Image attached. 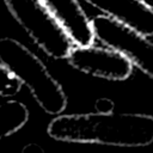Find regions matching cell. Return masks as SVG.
<instances>
[{
	"instance_id": "cell-6",
	"label": "cell",
	"mask_w": 153,
	"mask_h": 153,
	"mask_svg": "<svg viewBox=\"0 0 153 153\" xmlns=\"http://www.w3.org/2000/svg\"><path fill=\"white\" fill-rule=\"evenodd\" d=\"M104 16L145 35L153 36V10L141 0H82Z\"/></svg>"
},
{
	"instance_id": "cell-10",
	"label": "cell",
	"mask_w": 153,
	"mask_h": 153,
	"mask_svg": "<svg viewBox=\"0 0 153 153\" xmlns=\"http://www.w3.org/2000/svg\"><path fill=\"white\" fill-rule=\"evenodd\" d=\"M22 153H44V152H43V149L38 145L30 143V145H27V146H25L23 148V152Z\"/></svg>"
},
{
	"instance_id": "cell-8",
	"label": "cell",
	"mask_w": 153,
	"mask_h": 153,
	"mask_svg": "<svg viewBox=\"0 0 153 153\" xmlns=\"http://www.w3.org/2000/svg\"><path fill=\"white\" fill-rule=\"evenodd\" d=\"M29 120V111L25 104L18 100L0 103V140L22 129Z\"/></svg>"
},
{
	"instance_id": "cell-9",
	"label": "cell",
	"mask_w": 153,
	"mask_h": 153,
	"mask_svg": "<svg viewBox=\"0 0 153 153\" xmlns=\"http://www.w3.org/2000/svg\"><path fill=\"white\" fill-rule=\"evenodd\" d=\"M22 86V82L0 62V97H13L20 91Z\"/></svg>"
},
{
	"instance_id": "cell-4",
	"label": "cell",
	"mask_w": 153,
	"mask_h": 153,
	"mask_svg": "<svg viewBox=\"0 0 153 153\" xmlns=\"http://www.w3.org/2000/svg\"><path fill=\"white\" fill-rule=\"evenodd\" d=\"M91 26L94 38L121 53L131 65L153 79V42L147 36L106 16L94 17Z\"/></svg>"
},
{
	"instance_id": "cell-3",
	"label": "cell",
	"mask_w": 153,
	"mask_h": 153,
	"mask_svg": "<svg viewBox=\"0 0 153 153\" xmlns=\"http://www.w3.org/2000/svg\"><path fill=\"white\" fill-rule=\"evenodd\" d=\"M8 12L30 38L50 57L66 59L73 43L39 0H4Z\"/></svg>"
},
{
	"instance_id": "cell-5",
	"label": "cell",
	"mask_w": 153,
	"mask_h": 153,
	"mask_svg": "<svg viewBox=\"0 0 153 153\" xmlns=\"http://www.w3.org/2000/svg\"><path fill=\"white\" fill-rule=\"evenodd\" d=\"M66 59L75 69L108 80H126L133 72L131 62L109 47L75 45Z\"/></svg>"
},
{
	"instance_id": "cell-7",
	"label": "cell",
	"mask_w": 153,
	"mask_h": 153,
	"mask_svg": "<svg viewBox=\"0 0 153 153\" xmlns=\"http://www.w3.org/2000/svg\"><path fill=\"white\" fill-rule=\"evenodd\" d=\"M66 31L75 45H90L94 42L91 20L79 0H39Z\"/></svg>"
},
{
	"instance_id": "cell-1",
	"label": "cell",
	"mask_w": 153,
	"mask_h": 153,
	"mask_svg": "<svg viewBox=\"0 0 153 153\" xmlns=\"http://www.w3.org/2000/svg\"><path fill=\"white\" fill-rule=\"evenodd\" d=\"M47 131L50 137L67 142L148 146L153 142V117L115 112L60 115L50 121Z\"/></svg>"
},
{
	"instance_id": "cell-2",
	"label": "cell",
	"mask_w": 153,
	"mask_h": 153,
	"mask_svg": "<svg viewBox=\"0 0 153 153\" xmlns=\"http://www.w3.org/2000/svg\"><path fill=\"white\" fill-rule=\"evenodd\" d=\"M0 62L25 85L37 104L49 115H60L67 97L59 81L49 73L42 60L19 41L0 38Z\"/></svg>"
},
{
	"instance_id": "cell-11",
	"label": "cell",
	"mask_w": 153,
	"mask_h": 153,
	"mask_svg": "<svg viewBox=\"0 0 153 153\" xmlns=\"http://www.w3.org/2000/svg\"><path fill=\"white\" fill-rule=\"evenodd\" d=\"M147 7H149L151 10H153V0H141Z\"/></svg>"
}]
</instances>
